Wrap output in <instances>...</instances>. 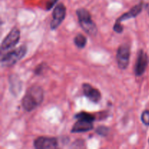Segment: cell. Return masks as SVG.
<instances>
[{"label": "cell", "mask_w": 149, "mask_h": 149, "mask_svg": "<svg viewBox=\"0 0 149 149\" xmlns=\"http://www.w3.org/2000/svg\"><path fill=\"white\" fill-rule=\"evenodd\" d=\"M33 146L36 149L56 148L58 146V142L55 138L42 136L33 141Z\"/></svg>", "instance_id": "cell-7"}, {"label": "cell", "mask_w": 149, "mask_h": 149, "mask_svg": "<svg viewBox=\"0 0 149 149\" xmlns=\"http://www.w3.org/2000/svg\"><path fill=\"white\" fill-rule=\"evenodd\" d=\"M141 122L146 126H149V110H145L141 116Z\"/></svg>", "instance_id": "cell-17"}, {"label": "cell", "mask_w": 149, "mask_h": 149, "mask_svg": "<svg viewBox=\"0 0 149 149\" xmlns=\"http://www.w3.org/2000/svg\"><path fill=\"white\" fill-rule=\"evenodd\" d=\"M148 143H149V140H148Z\"/></svg>", "instance_id": "cell-20"}, {"label": "cell", "mask_w": 149, "mask_h": 149, "mask_svg": "<svg viewBox=\"0 0 149 149\" xmlns=\"http://www.w3.org/2000/svg\"><path fill=\"white\" fill-rule=\"evenodd\" d=\"M148 61L147 54L143 49L139 50L135 68H134V72H135V76L140 77L144 74L147 66H148Z\"/></svg>", "instance_id": "cell-8"}, {"label": "cell", "mask_w": 149, "mask_h": 149, "mask_svg": "<svg viewBox=\"0 0 149 149\" xmlns=\"http://www.w3.org/2000/svg\"><path fill=\"white\" fill-rule=\"evenodd\" d=\"M79 23L81 29L90 36H95L97 33V28L95 23L92 19V16L88 10L84 8H79L77 10Z\"/></svg>", "instance_id": "cell-2"}, {"label": "cell", "mask_w": 149, "mask_h": 149, "mask_svg": "<svg viewBox=\"0 0 149 149\" xmlns=\"http://www.w3.org/2000/svg\"><path fill=\"white\" fill-rule=\"evenodd\" d=\"M143 7V2H141L138 4L137 5L132 7L130 10L127 13H124L119 17L116 19V23H122V22L125 21L127 20H129L131 18H135L140 13L142 12Z\"/></svg>", "instance_id": "cell-10"}, {"label": "cell", "mask_w": 149, "mask_h": 149, "mask_svg": "<svg viewBox=\"0 0 149 149\" xmlns=\"http://www.w3.org/2000/svg\"><path fill=\"white\" fill-rule=\"evenodd\" d=\"M66 15V7L63 3H60L54 8L52 12V19L50 23L51 30L58 29L64 20Z\"/></svg>", "instance_id": "cell-6"}, {"label": "cell", "mask_w": 149, "mask_h": 149, "mask_svg": "<svg viewBox=\"0 0 149 149\" xmlns=\"http://www.w3.org/2000/svg\"><path fill=\"white\" fill-rule=\"evenodd\" d=\"M145 7L146 9L147 12H148L149 15V0H146L145 1Z\"/></svg>", "instance_id": "cell-19"}, {"label": "cell", "mask_w": 149, "mask_h": 149, "mask_svg": "<svg viewBox=\"0 0 149 149\" xmlns=\"http://www.w3.org/2000/svg\"><path fill=\"white\" fill-rule=\"evenodd\" d=\"M58 0H48L46 4V10L48 11L50 10L55 6V4L58 2Z\"/></svg>", "instance_id": "cell-18"}, {"label": "cell", "mask_w": 149, "mask_h": 149, "mask_svg": "<svg viewBox=\"0 0 149 149\" xmlns=\"http://www.w3.org/2000/svg\"><path fill=\"white\" fill-rule=\"evenodd\" d=\"M116 61L120 69L125 70L129 65L130 58V47L127 44L121 45L116 51Z\"/></svg>", "instance_id": "cell-4"}, {"label": "cell", "mask_w": 149, "mask_h": 149, "mask_svg": "<svg viewBox=\"0 0 149 149\" xmlns=\"http://www.w3.org/2000/svg\"><path fill=\"white\" fill-rule=\"evenodd\" d=\"M95 132L97 135H100V136L106 137L109 134V132H110V128L106 126L101 125V126H99L96 128Z\"/></svg>", "instance_id": "cell-15"}, {"label": "cell", "mask_w": 149, "mask_h": 149, "mask_svg": "<svg viewBox=\"0 0 149 149\" xmlns=\"http://www.w3.org/2000/svg\"><path fill=\"white\" fill-rule=\"evenodd\" d=\"M75 119H82V120L89 121V122H94L96 120L95 115L93 114V113H87L85 111H81L79 113H77V114L74 116Z\"/></svg>", "instance_id": "cell-14"}, {"label": "cell", "mask_w": 149, "mask_h": 149, "mask_svg": "<svg viewBox=\"0 0 149 149\" xmlns=\"http://www.w3.org/2000/svg\"><path fill=\"white\" fill-rule=\"evenodd\" d=\"M10 83V91L13 95L17 96L21 93L22 90V81L19 77L16 74H12L9 78Z\"/></svg>", "instance_id": "cell-12"}, {"label": "cell", "mask_w": 149, "mask_h": 149, "mask_svg": "<svg viewBox=\"0 0 149 149\" xmlns=\"http://www.w3.org/2000/svg\"><path fill=\"white\" fill-rule=\"evenodd\" d=\"M20 39V31L17 27H14L1 42V49L2 51L9 50L18 44Z\"/></svg>", "instance_id": "cell-5"}, {"label": "cell", "mask_w": 149, "mask_h": 149, "mask_svg": "<svg viewBox=\"0 0 149 149\" xmlns=\"http://www.w3.org/2000/svg\"><path fill=\"white\" fill-rule=\"evenodd\" d=\"M43 99L44 92L42 87L37 85L31 86L22 99V106L26 111H32L42 104Z\"/></svg>", "instance_id": "cell-1"}, {"label": "cell", "mask_w": 149, "mask_h": 149, "mask_svg": "<svg viewBox=\"0 0 149 149\" xmlns=\"http://www.w3.org/2000/svg\"><path fill=\"white\" fill-rule=\"evenodd\" d=\"M27 47L26 45H21L16 49L7 52L1 58V67L8 68L14 65L22 58H24L27 53Z\"/></svg>", "instance_id": "cell-3"}, {"label": "cell", "mask_w": 149, "mask_h": 149, "mask_svg": "<svg viewBox=\"0 0 149 149\" xmlns=\"http://www.w3.org/2000/svg\"><path fill=\"white\" fill-rule=\"evenodd\" d=\"M47 68V64L45 63H42L39 64L34 69V74L36 75H41L43 74L44 71Z\"/></svg>", "instance_id": "cell-16"}, {"label": "cell", "mask_w": 149, "mask_h": 149, "mask_svg": "<svg viewBox=\"0 0 149 149\" xmlns=\"http://www.w3.org/2000/svg\"><path fill=\"white\" fill-rule=\"evenodd\" d=\"M83 93L91 102L95 103H97L101 100V93L100 90L93 87L90 84L84 83L82 84Z\"/></svg>", "instance_id": "cell-9"}, {"label": "cell", "mask_w": 149, "mask_h": 149, "mask_svg": "<svg viewBox=\"0 0 149 149\" xmlns=\"http://www.w3.org/2000/svg\"><path fill=\"white\" fill-rule=\"evenodd\" d=\"M74 45H75L77 47L79 48V49H83V48L85 47V46L87 45V39L84 35L81 34V33H78V34L74 37Z\"/></svg>", "instance_id": "cell-13"}, {"label": "cell", "mask_w": 149, "mask_h": 149, "mask_svg": "<svg viewBox=\"0 0 149 149\" xmlns=\"http://www.w3.org/2000/svg\"><path fill=\"white\" fill-rule=\"evenodd\" d=\"M93 129V122L89 121L77 119V122L71 128V133H81L92 130Z\"/></svg>", "instance_id": "cell-11"}]
</instances>
